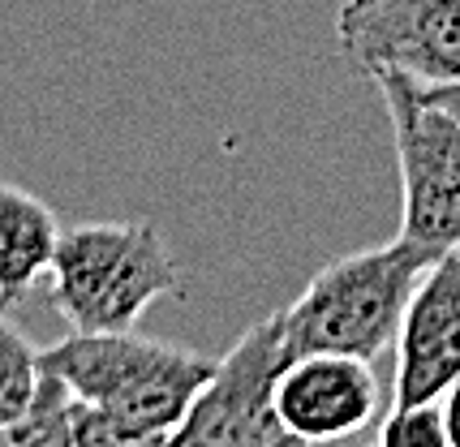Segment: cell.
I'll return each instance as SVG.
<instances>
[{
  "label": "cell",
  "mask_w": 460,
  "mask_h": 447,
  "mask_svg": "<svg viewBox=\"0 0 460 447\" xmlns=\"http://www.w3.org/2000/svg\"><path fill=\"white\" fill-rule=\"evenodd\" d=\"M401 160V237L435 254L460 250V121L409 74H379Z\"/></svg>",
  "instance_id": "277c9868"
},
{
  "label": "cell",
  "mask_w": 460,
  "mask_h": 447,
  "mask_svg": "<svg viewBox=\"0 0 460 447\" xmlns=\"http://www.w3.org/2000/svg\"><path fill=\"white\" fill-rule=\"evenodd\" d=\"M460 379V250L421 276L396 336L392 405L443 400Z\"/></svg>",
  "instance_id": "ba28073f"
},
{
  "label": "cell",
  "mask_w": 460,
  "mask_h": 447,
  "mask_svg": "<svg viewBox=\"0 0 460 447\" xmlns=\"http://www.w3.org/2000/svg\"><path fill=\"white\" fill-rule=\"evenodd\" d=\"M421 95L430 103H439L443 112H452L460 121V82H447V86H421Z\"/></svg>",
  "instance_id": "4fadbf2b"
},
{
  "label": "cell",
  "mask_w": 460,
  "mask_h": 447,
  "mask_svg": "<svg viewBox=\"0 0 460 447\" xmlns=\"http://www.w3.org/2000/svg\"><path fill=\"white\" fill-rule=\"evenodd\" d=\"M341 57L358 74H409L421 86L460 82V0H344Z\"/></svg>",
  "instance_id": "8992f818"
},
{
  "label": "cell",
  "mask_w": 460,
  "mask_h": 447,
  "mask_svg": "<svg viewBox=\"0 0 460 447\" xmlns=\"http://www.w3.org/2000/svg\"><path fill=\"white\" fill-rule=\"evenodd\" d=\"M293 357L280 340V314L254 323L237 345L216 362V374L202 383L172 443L185 447H259L293 443L276 413V387Z\"/></svg>",
  "instance_id": "5b68a950"
},
{
  "label": "cell",
  "mask_w": 460,
  "mask_h": 447,
  "mask_svg": "<svg viewBox=\"0 0 460 447\" xmlns=\"http://www.w3.org/2000/svg\"><path fill=\"white\" fill-rule=\"evenodd\" d=\"M220 357L134 331H69L43 348V370L108 422L112 447L172 443Z\"/></svg>",
  "instance_id": "6da1fadb"
},
{
  "label": "cell",
  "mask_w": 460,
  "mask_h": 447,
  "mask_svg": "<svg viewBox=\"0 0 460 447\" xmlns=\"http://www.w3.org/2000/svg\"><path fill=\"white\" fill-rule=\"evenodd\" d=\"M443 422H447V439H452V447H460V379L447 387V396H443Z\"/></svg>",
  "instance_id": "5bb4252c"
},
{
  "label": "cell",
  "mask_w": 460,
  "mask_h": 447,
  "mask_svg": "<svg viewBox=\"0 0 460 447\" xmlns=\"http://www.w3.org/2000/svg\"><path fill=\"white\" fill-rule=\"evenodd\" d=\"M383 447H452L447 422H443L439 400H418V405H392V413L379 426Z\"/></svg>",
  "instance_id": "7c38bea8"
},
{
  "label": "cell",
  "mask_w": 460,
  "mask_h": 447,
  "mask_svg": "<svg viewBox=\"0 0 460 447\" xmlns=\"http://www.w3.org/2000/svg\"><path fill=\"white\" fill-rule=\"evenodd\" d=\"M181 293L177 259L146 220L65 228L48 297L74 331H134L146 305Z\"/></svg>",
  "instance_id": "3957f363"
},
{
  "label": "cell",
  "mask_w": 460,
  "mask_h": 447,
  "mask_svg": "<svg viewBox=\"0 0 460 447\" xmlns=\"http://www.w3.org/2000/svg\"><path fill=\"white\" fill-rule=\"evenodd\" d=\"M383 387L366 357L353 353H310L293 357L276 387V413L293 443H336L353 439L379 417Z\"/></svg>",
  "instance_id": "52a82bcc"
},
{
  "label": "cell",
  "mask_w": 460,
  "mask_h": 447,
  "mask_svg": "<svg viewBox=\"0 0 460 447\" xmlns=\"http://www.w3.org/2000/svg\"><path fill=\"white\" fill-rule=\"evenodd\" d=\"M443 254L396 237L387 245H370L327 263L305 285L297 302L280 314V340L288 357L310 353H353L375 362L379 353L396 348L404 310L418 293L421 276Z\"/></svg>",
  "instance_id": "7a4b0ae2"
},
{
  "label": "cell",
  "mask_w": 460,
  "mask_h": 447,
  "mask_svg": "<svg viewBox=\"0 0 460 447\" xmlns=\"http://www.w3.org/2000/svg\"><path fill=\"white\" fill-rule=\"evenodd\" d=\"M74 391L65 387V379H57L52 370H43L40 391L26 408L18 426H9L0 434V443H18V447H78L74 443Z\"/></svg>",
  "instance_id": "8fae6325"
},
{
  "label": "cell",
  "mask_w": 460,
  "mask_h": 447,
  "mask_svg": "<svg viewBox=\"0 0 460 447\" xmlns=\"http://www.w3.org/2000/svg\"><path fill=\"white\" fill-rule=\"evenodd\" d=\"M60 224L52 206L22 185L0 181V305L26 302L57 259Z\"/></svg>",
  "instance_id": "9c48e42d"
},
{
  "label": "cell",
  "mask_w": 460,
  "mask_h": 447,
  "mask_svg": "<svg viewBox=\"0 0 460 447\" xmlns=\"http://www.w3.org/2000/svg\"><path fill=\"white\" fill-rule=\"evenodd\" d=\"M40 379H43V348L31 345V336L0 305V434L26 417V408H31L35 391H40Z\"/></svg>",
  "instance_id": "30bf717a"
}]
</instances>
